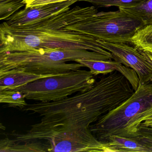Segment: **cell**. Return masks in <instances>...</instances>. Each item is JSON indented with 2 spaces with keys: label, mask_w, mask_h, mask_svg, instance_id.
<instances>
[{
  "label": "cell",
  "mask_w": 152,
  "mask_h": 152,
  "mask_svg": "<svg viewBox=\"0 0 152 152\" xmlns=\"http://www.w3.org/2000/svg\"><path fill=\"white\" fill-rule=\"evenodd\" d=\"M104 143L106 152H148L144 145L133 137L113 135Z\"/></svg>",
  "instance_id": "cell-13"
},
{
  "label": "cell",
  "mask_w": 152,
  "mask_h": 152,
  "mask_svg": "<svg viewBox=\"0 0 152 152\" xmlns=\"http://www.w3.org/2000/svg\"><path fill=\"white\" fill-rule=\"evenodd\" d=\"M131 43L140 51L152 53V24L143 26L138 29Z\"/></svg>",
  "instance_id": "cell-15"
},
{
  "label": "cell",
  "mask_w": 152,
  "mask_h": 152,
  "mask_svg": "<svg viewBox=\"0 0 152 152\" xmlns=\"http://www.w3.org/2000/svg\"><path fill=\"white\" fill-rule=\"evenodd\" d=\"M4 1V0H0V1Z\"/></svg>",
  "instance_id": "cell-24"
},
{
  "label": "cell",
  "mask_w": 152,
  "mask_h": 152,
  "mask_svg": "<svg viewBox=\"0 0 152 152\" xmlns=\"http://www.w3.org/2000/svg\"><path fill=\"white\" fill-rule=\"evenodd\" d=\"M119 9L139 20L143 26L152 24V0H145L134 7Z\"/></svg>",
  "instance_id": "cell-14"
},
{
  "label": "cell",
  "mask_w": 152,
  "mask_h": 152,
  "mask_svg": "<svg viewBox=\"0 0 152 152\" xmlns=\"http://www.w3.org/2000/svg\"><path fill=\"white\" fill-rule=\"evenodd\" d=\"M23 0H4L0 1V19L7 20L25 6Z\"/></svg>",
  "instance_id": "cell-18"
},
{
  "label": "cell",
  "mask_w": 152,
  "mask_h": 152,
  "mask_svg": "<svg viewBox=\"0 0 152 152\" xmlns=\"http://www.w3.org/2000/svg\"><path fill=\"white\" fill-rule=\"evenodd\" d=\"M75 62L88 68L94 76L99 74H108L114 71H118L129 80L134 91L137 89L139 85V78L136 72L118 61H113L112 59L104 61L80 59Z\"/></svg>",
  "instance_id": "cell-10"
},
{
  "label": "cell",
  "mask_w": 152,
  "mask_h": 152,
  "mask_svg": "<svg viewBox=\"0 0 152 152\" xmlns=\"http://www.w3.org/2000/svg\"><path fill=\"white\" fill-rule=\"evenodd\" d=\"M102 44L105 49L113 55L114 60L134 70L140 83L151 82L152 67L140 50L127 43H111L102 41Z\"/></svg>",
  "instance_id": "cell-8"
},
{
  "label": "cell",
  "mask_w": 152,
  "mask_h": 152,
  "mask_svg": "<svg viewBox=\"0 0 152 152\" xmlns=\"http://www.w3.org/2000/svg\"><path fill=\"white\" fill-rule=\"evenodd\" d=\"M41 140H30L18 142L8 138L0 141L1 152H48L49 147L46 142Z\"/></svg>",
  "instance_id": "cell-12"
},
{
  "label": "cell",
  "mask_w": 152,
  "mask_h": 152,
  "mask_svg": "<svg viewBox=\"0 0 152 152\" xmlns=\"http://www.w3.org/2000/svg\"><path fill=\"white\" fill-rule=\"evenodd\" d=\"M141 22L119 9L115 11L101 12L78 19L63 29L75 31L111 43L131 42L136 31L143 26Z\"/></svg>",
  "instance_id": "cell-5"
},
{
  "label": "cell",
  "mask_w": 152,
  "mask_h": 152,
  "mask_svg": "<svg viewBox=\"0 0 152 152\" xmlns=\"http://www.w3.org/2000/svg\"><path fill=\"white\" fill-rule=\"evenodd\" d=\"M137 134L138 136L141 135L152 136V121H145L142 122L138 127Z\"/></svg>",
  "instance_id": "cell-20"
},
{
  "label": "cell",
  "mask_w": 152,
  "mask_h": 152,
  "mask_svg": "<svg viewBox=\"0 0 152 152\" xmlns=\"http://www.w3.org/2000/svg\"><path fill=\"white\" fill-rule=\"evenodd\" d=\"M141 53H142L144 56L145 58L148 62L150 65L152 67V53H149V52H145V51H141ZM150 82L152 83V77L151 78Z\"/></svg>",
  "instance_id": "cell-22"
},
{
  "label": "cell",
  "mask_w": 152,
  "mask_h": 152,
  "mask_svg": "<svg viewBox=\"0 0 152 152\" xmlns=\"http://www.w3.org/2000/svg\"><path fill=\"white\" fill-rule=\"evenodd\" d=\"M112 59L105 55L85 50L40 48L0 53V72L21 70L37 74L62 73L80 69V63L67 64L77 59Z\"/></svg>",
  "instance_id": "cell-3"
},
{
  "label": "cell",
  "mask_w": 152,
  "mask_h": 152,
  "mask_svg": "<svg viewBox=\"0 0 152 152\" xmlns=\"http://www.w3.org/2000/svg\"><path fill=\"white\" fill-rule=\"evenodd\" d=\"M133 138L144 145L148 150V152H152V136L141 135Z\"/></svg>",
  "instance_id": "cell-21"
},
{
  "label": "cell",
  "mask_w": 152,
  "mask_h": 152,
  "mask_svg": "<svg viewBox=\"0 0 152 152\" xmlns=\"http://www.w3.org/2000/svg\"><path fill=\"white\" fill-rule=\"evenodd\" d=\"M96 80L90 71L80 69L43 78L13 89L26 95V99L48 103L59 101L91 88Z\"/></svg>",
  "instance_id": "cell-6"
},
{
  "label": "cell",
  "mask_w": 152,
  "mask_h": 152,
  "mask_svg": "<svg viewBox=\"0 0 152 152\" xmlns=\"http://www.w3.org/2000/svg\"><path fill=\"white\" fill-rule=\"evenodd\" d=\"M67 1L70 0H23V2L25 5V7L28 8L59 3Z\"/></svg>",
  "instance_id": "cell-19"
},
{
  "label": "cell",
  "mask_w": 152,
  "mask_h": 152,
  "mask_svg": "<svg viewBox=\"0 0 152 152\" xmlns=\"http://www.w3.org/2000/svg\"><path fill=\"white\" fill-rule=\"evenodd\" d=\"M91 88L55 102L28 104L23 111L37 114L40 122L25 133H13L18 142L44 140L53 132L66 129L89 128L100 117L115 109L132 95L131 84L117 71L104 75Z\"/></svg>",
  "instance_id": "cell-1"
},
{
  "label": "cell",
  "mask_w": 152,
  "mask_h": 152,
  "mask_svg": "<svg viewBox=\"0 0 152 152\" xmlns=\"http://www.w3.org/2000/svg\"><path fill=\"white\" fill-rule=\"evenodd\" d=\"M48 152H106L104 142L99 140L89 128H77L56 132L44 140Z\"/></svg>",
  "instance_id": "cell-7"
},
{
  "label": "cell",
  "mask_w": 152,
  "mask_h": 152,
  "mask_svg": "<svg viewBox=\"0 0 152 152\" xmlns=\"http://www.w3.org/2000/svg\"><path fill=\"white\" fill-rule=\"evenodd\" d=\"M151 115L152 83L140 82L137 89L131 96L90 125L89 129L102 142H106L113 135L135 137L143 120Z\"/></svg>",
  "instance_id": "cell-4"
},
{
  "label": "cell",
  "mask_w": 152,
  "mask_h": 152,
  "mask_svg": "<svg viewBox=\"0 0 152 152\" xmlns=\"http://www.w3.org/2000/svg\"><path fill=\"white\" fill-rule=\"evenodd\" d=\"M64 73L37 74L15 70L0 72V91L6 89H13L16 87L26 85L40 79L61 75Z\"/></svg>",
  "instance_id": "cell-11"
},
{
  "label": "cell",
  "mask_w": 152,
  "mask_h": 152,
  "mask_svg": "<svg viewBox=\"0 0 152 152\" xmlns=\"http://www.w3.org/2000/svg\"><path fill=\"white\" fill-rule=\"evenodd\" d=\"M145 121H152V115H149V116H148V117H146V118L144 119V121H143V122Z\"/></svg>",
  "instance_id": "cell-23"
},
{
  "label": "cell",
  "mask_w": 152,
  "mask_h": 152,
  "mask_svg": "<svg viewBox=\"0 0 152 152\" xmlns=\"http://www.w3.org/2000/svg\"><path fill=\"white\" fill-rule=\"evenodd\" d=\"M101 42L90 35L64 29L13 27L5 22L0 25V53L40 48L85 50L113 59Z\"/></svg>",
  "instance_id": "cell-2"
},
{
  "label": "cell",
  "mask_w": 152,
  "mask_h": 152,
  "mask_svg": "<svg viewBox=\"0 0 152 152\" xmlns=\"http://www.w3.org/2000/svg\"><path fill=\"white\" fill-rule=\"evenodd\" d=\"M26 99V94L19 91L6 89L0 91V103L7 104L9 107L23 110L28 105Z\"/></svg>",
  "instance_id": "cell-16"
},
{
  "label": "cell",
  "mask_w": 152,
  "mask_h": 152,
  "mask_svg": "<svg viewBox=\"0 0 152 152\" xmlns=\"http://www.w3.org/2000/svg\"><path fill=\"white\" fill-rule=\"evenodd\" d=\"M79 0H70L33 7L26 8L6 20L10 27H18L32 25L53 16L66 12Z\"/></svg>",
  "instance_id": "cell-9"
},
{
  "label": "cell",
  "mask_w": 152,
  "mask_h": 152,
  "mask_svg": "<svg viewBox=\"0 0 152 152\" xmlns=\"http://www.w3.org/2000/svg\"><path fill=\"white\" fill-rule=\"evenodd\" d=\"M92 4L96 8L116 7L119 8L130 7L137 6L145 0H79Z\"/></svg>",
  "instance_id": "cell-17"
}]
</instances>
